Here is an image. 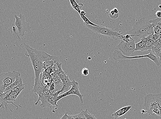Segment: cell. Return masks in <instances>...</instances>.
<instances>
[{"mask_svg":"<svg viewBox=\"0 0 161 119\" xmlns=\"http://www.w3.org/2000/svg\"><path fill=\"white\" fill-rule=\"evenodd\" d=\"M24 46L26 49L25 55L26 56L30 57L34 68L35 75V81L33 86L34 88L39 85L40 75L44 69V63L51 55L46 52L32 48L28 45L24 44Z\"/></svg>","mask_w":161,"mask_h":119,"instance_id":"cell-1","label":"cell"},{"mask_svg":"<svg viewBox=\"0 0 161 119\" xmlns=\"http://www.w3.org/2000/svg\"><path fill=\"white\" fill-rule=\"evenodd\" d=\"M154 34L152 22L145 18H142L137 22L133 25L132 29L127 33L131 36H137L141 39L146 38Z\"/></svg>","mask_w":161,"mask_h":119,"instance_id":"cell-2","label":"cell"},{"mask_svg":"<svg viewBox=\"0 0 161 119\" xmlns=\"http://www.w3.org/2000/svg\"><path fill=\"white\" fill-rule=\"evenodd\" d=\"M24 88L25 85L22 81L16 88L5 91L3 93H0V103L1 107L2 109H4L5 108L7 110V107H9L10 110L12 112L8 105L9 104H12L18 108L17 106L13 104V102L16 101L17 98Z\"/></svg>","mask_w":161,"mask_h":119,"instance_id":"cell-3","label":"cell"},{"mask_svg":"<svg viewBox=\"0 0 161 119\" xmlns=\"http://www.w3.org/2000/svg\"><path fill=\"white\" fill-rule=\"evenodd\" d=\"M144 106L149 115L161 117V93L147 95L144 97Z\"/></svg>","mask_w":161,"mask_h":119,"instance_id":"cell-4","label":"cell"},{"mask_svg":"<svg viewBox=\"0 0 161 119\" xmlns=\"http://www.w3.org/2000/svg\"><path fill=\"white\" fill-rule=\"evenodd\" d=\"M19 76H20V73L15 71L1 73L0 75L1 93H4L7 88L14 83Z\"/></svg>","mask_w":161,"mask_h":119,"instance_id":"cell-5","label":"cell"},{"mask_svg":"<svg viewBox=\"0 0 161 119\" xmlns=\"http://www.w3.org/2000/svg\"><path fill=\"white\" fill-rule=\"evenodd\" d=\"M84 25L87 28L92 30L96 34H100L101 35L112 38L115 40L117 39H122L123 35L117 32L116 31L111 29L103 26H93L90 25H87L84 23Z\"/></svg>","mask_w":161,"mask_h":119,"instance_id":"cell-6","label":"cell"},{"mask_svg":"<svg viewBox=\"0 0 161 119\" xmlns=\"http://www.w3.org/2000/svg\"><path fill=\"white\" fill-rule=\"evenodd\" d=\"M57 66V70H56L55 72L52 73V74L54 75H58L61 79V80L63 84V87L60 91V93L63 92H67L68 91L69 87L72 86V83L69 78L68 76H67L66 73L61 68V63H56Z\"/></svg>","mask_w":161,"mask_h":119,"instance_id":"cell-7","label":"cell"},{"mask_svg":"<svg viewBox=\"0 0 161 119\" xmlns=\"http://www.w3.org/2000/svg\"><path fill=\"white\" fill-rule=\"evenodd\" d=\"M136 43L133 39L128 42L122 41L115 47L116 50L120 51L124 56L131 57L135 51Z\"/></svg>","mask_w":161,"mask_h":119,"instance_id":"cell-8","label":"cell"},{"mask_svg":"<svg viewBox=\"0 0 161 119\" xmlns=\"http://www.w3.org/2000/svg\"><path fill=\"white\" fill-rule=\"evenodd\" d=\"M14 17L16 19L15 25L18 29V34L20 36L23 37L25 36V32L30 31V25L26 22L25 17L22 14L19 15V17L15 15Z\"/></svg>","mask_w":161,"mask_h":119,"instance_id":"cell-9","label":"cell"},{"mask_svg":"<svg viewBox=\"0 0 161 119\" xmlns=\"http://www.w3.org/2000/svg\"><path fill=\"white\" fill-rule=\"evenodd\" d=\"M72 87L70 90L65 93L58 96L55 100V103L56 105L59 100L62 98L69 96V95L74 94L79 96V97L80 102L82 104L83 103V97L84 95L80 93L79 91V84L78 83L76 82L74 80L72 81Z\"/></svg>","mask_w":161,"mask_h":119,"instance_id":"cell-10","label":"cell"},{"mask_svg":"<svg viewBox=\"0 0 161 119\" xmlns=\"http://www.w3.org/2000/svg\"><path fill=\"white\" fill-rule=\"evenodd\" d=\"M49 95L45 94L44 93H42L39 94V97L38 100L36 103L35 105H37V104L40 100L42 102V104L40 105L42 108L43 107H49L51 108L52 105H51L49 102Z\"/></svg>","mask_w":161,"mask_h":119,"instance_id":"cell-11","label":"cell"},{"mask_svg":"<svg viewBox=\"0 0 161 119\" xmlns=\"http://www.w3.org/2000/svg\"><path fill=\"white\" fill-rule=\"evenodd\" d=\"M60 63L58 58L55 56H51L48 57L44 63V68L45 70L49 67L54 66L56 63Z\"/></svg>","mask_w":161,"mask_h":119,"instance_id":"cell-12","label":"cell"},{"mask_svg":"<svg viewBox=\"0 0 161 119\" xmlns=\"http://www.w3.org/2000/svg\"><path fill=\"white\" fill-rule=\"evenodd\" d=\"M148 41V39L147 37L142 38L141 41L140 42L136 43L135 51H146V44Z\"/></svg>","mask_w":161,"mask_h":119,"instance_id":"cell-13","label":"cell"},{"mask_svg":"<svg viewBox=\"0 0 161 119\" xmlns=\"http://www.w3.org/2000/svg\"><path fill=\"white\" fill-rule=\"evenodd\" d=\"M70 2L72 8L76 10L80 14V12L82 10V8L83 6V5L82 3H78L77 2L79 1H76L75 0H70Z\"/></svg>","mask_w":161,"mask_h":119,"instance_id":"cell-14","label":"cell"},{"mask_svg":"<svg viewBox=\"0 0 161 119\" xmlns=\"http://www.w3.org/2000/svg\"><path fill=\"white\" fill-rule=\"evenodd\" d=\"M151 51L155 53L158 56V55L161 52V42L158 40L154 42L152 47Z\"/></svg>","mask_w":161,"mask_h":119,"instance_id":"cell-15","label":"cell"},{"mask_svg":"<svg viewBox=\"0 0 161 119\" xmlns=\"http://www.w3.org/2000/svg\"><path fill=\"white\" fill-rule=\"evenodd\" d=\"M147 57L149 58V59L152 61L157 66H160L161 64L160 58L155 56L152 51L150 52L149 54L147 55Z\"/></svg>","mask_w":161,"mask_h":119,"instance_id":"cell-16","label":"cell"},{"mask_svg":"<svg viewBox=\"0 0 161 119\" xmlns=\"http://www.w3.org/2000/svg\"><path fill=\"white\" fill-rule=\"evenodd\" d=\"M110 18L113 19H116L119 16V11L117 8H114L111 10L109 13Z\"/></svg>","mask_w":161,"mask_h":119,"instance_id":"cell-17","label":"cell"},{"mask_svg":"<svg viewBox=\"0 0 161 119\" xmlns=\"http://www.w3.org/2000/svg\"><path fill=\"white\" fill-rule=\"evenodd\" d=\"M22 81H23L21 77V76H19V77L16 80V81H15V83H13L12 84V85H11L9 87H8L6 90H5V91L9 90L11 89H12L16 88V87L19 85L21 82Z\"/></svg>","mask_w":161,"mask_h":119,"instance_id":"cell-18","label":"cell"},{"mask_svg":"<svg viewBox=\"0 0 161 119\" xmlns=\"http://www.w3.org/2000/svg\"><path fill=\"white\" fill-rule=\"evenodd\" d=\"M152 35L153 34H151L147 37L148 39V41L146 44V51H147V50L151 51L152 49V47L154 42L152 39Z\"/></svg>","mask_w":161,"mask_h":119,"instance_id":"cell-19","label":"cell"},{"mask_svg":"<svg viewBox=\"0 0 161 119\" xmlns=\"http://www.w3.org/2000/svg\"><path fill=\"white\" fill-rule=\"evenodd\" d=\"M152 22L153 27L155 26H158L161 28V18L150 20Z\"/></svg>","mask_w":161,"mask_h":119,"instance_id":"cell-20","label":"cell"},{"mask_svg":"<svg viewBox=\"0 0 161 119\" xmlns=\"http://www.w3.org/2000/svg\"><path fill=\"white\" fill-rule=\"evenodd\" d=\"M80 17L84 21V23L87 25H90L93 26H98V25H96L95 24L90 22L88 18L86 17L85 16H80Z\"/></svg>","mask_w":161,"mask_h":119,"instance_id":"cell-21","label":"cell"},{"mask_svg":"<svg viewBox=\"0 0 161 119\" xmlns=\"http://www.w3.org/2000/svg\"><path fill=\"white\" fill-rule=\"evenodd\" d=\"M82 111L86 119H97L94 116L88 112L87 110H82Z\"/></svg>","mask_w":161,"mask_h":119,"instance_id":"cell-22","label":"cell"},{"mask_svg":"<svg viewBox=\"0 0 161 119\" xmlns=\"http://www.w3.org/2000/svg\"><path fill=\"white\" fill-rule=\"evenodd\" d=\"M122 116V115L121 108L117 110V111L114 112L112 114V117H114L115 119H117Z\"/></svg>","mask_w":161,"mask_h":119,"instance_id":"cell-23","label":"cell"},{"mask_svg":"<svg viewBox=\"0 0 161 119\" xmlns=\"http://www.w3.org/2000/svg\"><path fill=\"white\" fill-rule=\"evenodd\" d=\"M72 116L74 119H86L82 111V112L80 113L79 114L75 115H72Z\"/></svg>","mask_w":161,"mask_h":119,"instance_id":"cell-24","label":"cell"},{"mask_svg":"<svg viewBox=\"0 0 161 119\" xmlns=\"http://www.w3.org/2000/svg\"><path fill=\"white\" fill-rule=\"evenodd\" d=\"M131 106L121 108L122 116L127 113L131 108Z\"/></svg>","mask_w":161,"mask_h":119,"instance_id":"cell-25","label":"cell"},{"mask_svg":"<svg viewBox=\"0 0 161 119\" xmlns=\"http://www.w3.org/2000/svg\"><path fill=\"white\" fill-rule=\"evenodd\" d=\"M153 28H154V33L159 34L161 36V28L158 26H155Z\"/></svg>","mask_w":161,"mask_h":119,"instance_id":"cell-26","label":"cell"},{"mask_svg":"<svg viewBox=\"0 0 161 119\" xmlns=\"http://www.w3.org/2000/svg\"><path fill=\"white\" fill-rule=\"evenodd\" d=\"M160 36L157 34L154 33L152 36V39L154 42H156L160 39Z\"/></svg>","mask_w":161,"mask_h":119,"instance_id":"cell-27","label":"cell"},{"mask_svg":"<svg viewBox=\"0 0 161 119\" xmlns=\"http://www.w3.org/2000/svg\"><path fill=\"white\" fill-rule=\"evenodd\" d=\"M82 74L83 76H87L89 75V70L87 68H84L82 70Z\"/></svg>","mask_w":161,"mask_h":119,"instance_id":"cell-28","label":"cell"},{"mask_svg":"<svg viewBox=\"0 0 161 119\" xmlns=\"http://www.w3.org/2000/svg\"><path fill=\"white\" fill-rule=\"evenodd\" d=\"M12 30L13 31V32H14L15 34H16V36L17 38H18V39H20L19 36L18 35V33L17 32L16 29V28L15 27V26H14V25H13V24H12Z\"/></svg>","mask_w":161,"mask_h":119,"instance_id":"cell-29","label":"cell"},{"mask_svg":"<svg viewBox=\"0 0 161 119\" xmlns=\"http://www.w3.org/2000/svg\"><path fill=\"white\" fill-rule=\"evenodd\" d=\"M156 15H157V16L158 17V18H161V11H159L158 10L156 14Z\"/></svg>","mask_w":161,"mask_h":119,"instance_id":"cell-30","label":"cell"},{"mask_svg":"<svg viewBox=\"0 0 161 119\" xmlns=\"http://www.w3.org/2000/svg\"><path fill=\"white\" fill-rule=\"evenodd\" d=\"M68 112L65 113V114L60 119H68Z\"/></svg>","mask_w":161,"mask_h":119,"instance_id":"cell-31","label":"cell"},{"mask_svg":"<svg viewBox=\"0 0 161 119\" xmlns=\"http://www.w3.org/2000/svg\"><path fill=\"white\" fill-rule=\"evenodd\" d=\"M86 14V13L84 10H82L81 12H80V16H85Z\"/></svg>","mask_w":161,"mask_h":119,"instance_id":"cell-32","label":"cell"},{"mask_svg":"<svg viewBox=\"0 0 161 119\" xmlns=\"http://www.w3.org/2000/svg\"><path fill=\"white\" fill-rule=\"evenodd\" d=\"M68 119H74L72 115H68Z\"/></svg>","mask_w":161,"mask_h":119,"instance_id":"cell-33","label":"cell"},{"mask_svg":"<svg viewBox=\"0 0 161 119\" xmlns=\"http://www.w3.org/2000/svg\"><path fill=\"white\" fill-rule=\"evenodd\" d=\"M158 56L160 58V60L161 62V52L160 53L159 55H158Z\"/></svg>","mask_w":161,"mask_h":119,"instance_id":"cell-34","label":"cell"},{"mask_svg":"<svg viewBox=\"0 0 161 119\" xmlns=\"http://www.w3.org/2000/svg\"><path fill=\"white\" fill-rule=\"evenodd\" d=\"M158 41H159L160 42H161V36H160V37L159 39V40H158Z\"/></svg>","mask_w":161,"mask_h":119,"instance_id":"cell-35","label":"cell"}]
</instances>
